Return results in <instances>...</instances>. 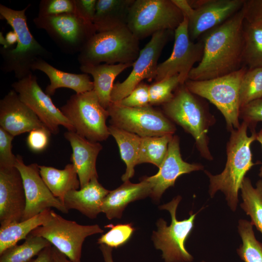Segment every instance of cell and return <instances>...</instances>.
Returning <instances> with one entry per match:
<instances>
[{
  "label": "cell",
  "instance_id": "6da1fadb",
  "mask_svg": "<svg viewBox=\"0 0 262 262\" xmlns=\"http://www.w3.org/2000/svg\"><path fill=\"white\" fill-rule=\"evenodd\" d=\"M245 16L242 8L222 24L200 37L204 43L202 58L188 80L201 81L222 76L243 66Z\"/></svg>",
  "mask_w": 262,
  "mask_h": 262
},
{
  "label": "cell",
  "instance_id": "7a4b0ae2",
  "mask_svg": "<svg viewBox=\"0 0 262 262\" xmlns=\"http://www.w3.org/2000/svg\"><path fill=\"white\" fill-rule=\"evenodd\" d=\"M248 123L243 121L240 127L230 131L227 145V161L225 168L219 174L213 175L205 170L209 178V193L213 197L220 191L226 197L228 206L235 212L238 200V192L246 173L255 164L252 161L251 144L256 140L255 129H251V134H247Z\"/></svg>",
  "mask_w": 262,
  "mask_h": 262
},
{
  "label": "cell",
  "instance_id": "3957f363",
  "mask_svg": "<svg viewBox=\"0 0 262 262\" xmlns=\"http://www.w3.org/2000/svg\"><path fill=\"white\" fill-rule=\"evenodd\" d=\"M30 6L17 10L0 4V19L6 21L18 38L15 48H0L1 69L5 73H13L17 80L33 74L32 66L37 59L53 57L52 53L34 38L28 27L26 12Z\"/></svg>",
  "mask_w": 262,
  "mask_h": 262
},
{
  "label": "cell",
  "instance_id": "277c9868",
  "mask_svg": "<svg viewBox=\"0 0 262 262\" xmlns=\"http://www.w3.org/2000/svg\"><path fill=\"white\" fill-rule=\"evenodd\" d=\"M163 108L167 117L193 136L201 155L212 160L207 133L215 119L197 96L192 93L184 84H180L172 98L163 104Z\"/></svg>",
  "mask_w": 262,
  "mask_h": 262
},
{
  "label": "cell",
  "instance_id": "5b68a950",
  "mask_svg": "<svg viewBox=\"0 0 262 262\" xmlns=\"http://www.w3.org/2000/svg\"><path fill=\"white\" fill-rule=\"evenodd\" d=\"M140 51L139 40L125 26L95 33L79 53L78 60L81 66L133 63Z\"/></svg>",
  "mask_w": 262,
  "mask_h": 262
},
{
  "label": "cell",
  "instance_id": "8992f818",
  "mask_svg": "<svg viewBox=\"0 0 262 262\" xmlns=\"http://www.w3.org/2000/svg\"><path fill=\"white\" fill-rule=\"evenodd\" d=\"M247 68L243 66L231 73L201 81L187 80L184 84L193 94L209 100L224 116L228 130L231 131L240 126L239 91Z\"/></svg>",
  "mask_w": 262,
  "mask_h": 262
},
{
  "label": "cell",
  "instance_id": "52a82bcc",
  "mask_svg": "<svg viewBox=\"0 0 262 262\" xmlns=\"http://www.w3.org/2000/svg\"><path fill=\"white\" fill-rule=\"evenodd\" d=\"M183 19V14L172 0H134L127 26L140 40L159 31H174Z\"/></svg>",
  "mask_w": 262,
  "mask_h": 262
},
{
  "label": "cell",
  "instance_id": "ba28073f",
  "mask_svg": "<svg viewBox=\"0 0 262 262\" xmlns=\"http://www.w3.org/2000/svg\"><path fill=\"white\" fill-rule=\"evenodd\" d=\"M60 110L75 132L90 141L99 142L110 135L106 124L109 113L100 104L93 90L71 96Z\"/></svg>",
  "mask_w": 262,
  "mask_h": 262
},
{
  "label": "cell",
  "instance_id": "9c48e42d",
  "mask_svg": "<svg viewBox=\"0 0 262 262\" xmlns=\"http://www.w3.org/2000/svg\"><path fill=\"white\" fill-rule=\"evenodd\" d=\"M181 199L180 196L174 197L169 202L160 207L167 210L171 215V223L160 218L157 222V230L153 232L152 238L157 249L162 252V257L164 262H192L194 258L187 250L185 243L194 227L197 213H190L187 219L178 220L176 211Z\"/></svg>",
  "mask_w": 262,
  "mask_h": 262
},
{
  "label": "cell",
  "instance_id": "30bf717a",
  "mask_svg": "<svg viewBox=\"0 0 262 262\" xmlns=\"http://www.w3.org/2000/svg\"><path fill=\"white\" fill-rule=\"evenodd\" d=\"M104 230L98 225H82L51 210L49 219L30 234L42 237L73 262H81L83 243L87 237Z\"/></svg>",
  "mask_w": 262,
  "mask_h": 262
},
{
  "label": "cell",
  "instance_id": "8fae6325",
  "mask_svg": "<svg viewBox=\"0 0 262 262\" xmlns=\"http://www.w3.org/2000/svg\"><path fill=\"white\" fill-rule=\"evenodd\" d=\"M33 21L37 28L44 30L61 50L67 54L80 53L97 33L93 23L75 13L37 16Z\"/></svg>",
  "mask_w": 262,
  "mask_h": 262
},
{
  "label": "cell",
  "instance_id": "7c38bea8",
  "mask_svg": "<svg viewBox=\"0 0 262 262\" xmlns=\"http://www.w3.org/2000/svg\"><path fill=\"white\" fill-rule=\"evenodd\" d=\"M188 19L190 39L200 38L243 7L245 0H172Z\"/></svg>",
  "mask_w": 262,
  "mask_h": 262
},
{
  "label": "cell",
  "instance_id": "4fadbf2b",
  "mask_svg": "<svg viewBox=\"0 0 262 262\" xmlns=\"http://www.w3.org/2000/svg\"><path fill=\"white\" fill-rule=\"evenodd\" d=\"M107 110L111 125L141 137L173 135L176 130L164 113L151 105L131 108L111 103Z\"/></svg>",
  "mask_w": 262,
  "mask_h": 262
},
{
  "label": "cell",
  "instance_id": "5bb4252c",
  "mask_svg": "<svg viewBox=\"0 0 262 262\" xmlns=\"http://www.w3.org/2000/svg\"><path fill=\"white\" fill-rule=\"evenodd\" d=\"M174 34V31L164 30L154 33L149 41L140 50L128 77L114 84L111 95V103H117L129 95L143 80L155 79L158 61L162 51Z\"/></svg>",
  "mask_w": 262,
  "mask_h": 262
},
{
  "label": "cell",
  "instance_id": "9a60e30c",
  "mask_svg": "<svg viewBox=\"0 0 262 262\" xmlns=\"http://www.w3.org/2000/svg\"><path fill=\"white\" fill-rule=\"evenodd\" d=\"M188 26V19L184 16L183 21L174 31V44L171 55L158 65L155 82L179 74L181 84H183L194 65L201 61L204 43L201 38L196 42L190 39Z\"/></svg>",
  "mask_w": 262,
  "mask_h": 262
},
{
  "label": "cell",
  "instance_id": "2e32d148",
  "mask_svg": "<svg viewBox=\"0 0 262 262\" xmlns=\"http://www.w3.org/2000/svg\"><path fill=\"white\" fill-rule=\"evenodd\" d=\"M12 86L21 100L36 115L52 134L58 133L59 126H63L68 131H75L70 122L40 87L35 75L32 74L17 80Z\"/></svg>",
  "mask_w": 262,
  "mask_h": 262
},
{
  "label": "cell",
  "instance_id": "e0dca14e",
  "mask_svg": "<svg viewBox=\"0 0 262 262\" xmlns=\"http://www.w3.org/2000/svg\"><path fill=\"white\" fill-rule=\"evenodd\" d=\"M15 166L22 177L26 197V208L21 221L51 208L64 213H68L69 211L53 196L44 182L40 174L39 165L35 163L27 165L22 156L17 155Z\"/></svg>",
  "mask_w": 262,
  "mask_h": 262
},
{
  "label": "cell",
  "instance_id": "ac0fdd59",
  "mask_svg": "<svg viewBox=\"0 0 262 262\" xmlns=\"http://www.w3.org/2000/svg\"><path fill=\"white\" fill-rule=\"evenodd\" d=\"M26 204L23 180L18 169L0 167V227L21 221Z\"/></svg>",
  "mask_w": 262,
  "mask_h": 262
},
{
  "label": "cell",
  "instance_id": "d6986e66",
  "mask_svg": "<svg viewBox=\"0 0 262 262\" xmlns=\"http://www.w3.org/2000/svg\"><path fill=\"white\" fill-rule=\"evenodd\" d=\"M204 166L198 164H190L182 159L180 140L173 135L168 144L166 155L154 175L146 177L151 186V197L159 201L164 191L175 185L176 180L181 175L193 171L203 170Z\"/></svg>",
  "mask_w": 262,
  "mask_h": 262
},
{
  "label": "cell",
  "instance_id": "ffe728a7",
  "mask_svg": "<svg viewBox=\"0 0 262 262\" xmlns=\"http://www.w3.org/2000/svg\"><path fill=\"white\" fill-rule=\"evenodd\" d=\"M0 127L14 137L36 129L46 128L14 90H10L0 100Z\"/></svg>",
  "mask_w": 262,
  "mask_h": 262
},
{
  "label": "cell",
  "instance_id": "44dd1931",
  "mask_svg": "<svg viewBox=\"0 0 262 262\" xmlns=\"http://www.w3.org/2000/svg\"><path fill=\"white\" fill-rule=\"evenodd\" d=\"M64 137L70 144L72 150L71 161L82 188L92 179L98 178L96 161L102 147L99 143L90 141L75 131H67Z\"/></svg>",
  "mask_w": 262,
  "mask_h": 262
},
{
  "label": "cell",
  "instance_id": "7402d4cb",
  "mask_svg": "<svg viewBox=\"0 0 262 262\" xmlns=\"http://www.w3.org/2000/svg\"><path fill=\"white\" fill-rule=\"evenodd\" d=\"M98 178L92 179L79 190H71L65 195L62 203L67 210L74 209L86 217L94 219L101 213V206L110 191L98 181Z\"/></svg>",
  "mask_w": 262,
  "mask_h": 262
},
{
  "label": "cell",
  "instance_id": "603a6c76",
  "mask_svg": "<svg viewBox=\"0 0 262 262\" xmlns=\"http://www.w3.org/2000/svg\"><path fill=\"white\" fill-rule=\"evenodd\" d=\"M151 193V186L146 177L138 183L126 181L119 187L110 191L106 196L101 206V213H105L108 219L120 218L129 203L150 196Z\"/></svg>",
  "mask_w": 262,
  "mask_h": 262
},
{
  "label": "cell",
  "instance_id": "cb8c5ba5",
  "mask_svg": "<svg viewBox=\"0 0 262 262\" xmlns=\"http://www.w3.org/2000/svg\"><path fill=\"white\" fill-rule=\"evenodd\" d=\"M40 70L48 77L50 83L45 93L53 96L57 89L66 88L73 90L76 94L90 91L94 89L93 82L87 74H73L63 71L49 64L43 58L37 59L32 66V70Z\"/></svg>",
  "mask_w": 262,
  "mask_h": 262
},
{
  "label": "cell",
  "instance_id": "d4e9b609",
  "mask_svg": "<svg viewBox=\"0 0 262 262\" xmlns=\"http://www.w3.org/2000/svg\"><path fill=\"white\" fill-rule=\"evenodd\" d=\"M133 63L82 65L81 71L93 78V90L102 106L107 109L111 103V95L116 77Z\"/></svg>",
  "mask_w": 262,
  "mask_h": 262
},
{
  "label": "cell",
  "instance_id": "484cf974",
  "mask_svg": "<svg viewBox=\"0 0 262 262\" xmlns=\"http://www.w3.org/2000/svg\"><path fill=\"white\" fill-rule=\"evenodd\" d=\"M134 0H97L93 24L97 33L127 26Z\"/></svg>",
  "mask_w": 262,
  "mask_h": 262
},
{
  "label": "cell",
  "instance_id": "4316f807",
  "mask_svg": "<svg viewBox=\"0 0 262 262\" xmlns=\"http://www.w3.org/2000/svg\"><path fill=\"white\" fill-rule=\"evenodd\" d=\"M39 168L44 182L62 203L67 192L80 188L78 176L72 164H66L63 169L45 165H39Z\"/></svg>",
  "mask_w": 262,
  "mask_h": 262
},
{
  "label": "cell",
  "instance_id": "83f0119b",
  "mask_svg": "<svg viewBox=\"0 0 262 262\" xmlns=\"http://www.w3.org/2000/svg\"><path fill=\"white\" fill-rule=\"evenodd\" d=\"M51 209H46L29 219L0 227V254L7 248L26 239L30 233L50 218Z\"/></svg>",
  "mask_w": 262,
  "mask_h": 262
},
{
  "label": "cell",
  "instance_id": "f1b7e54d",
  "mask_svg": "<svg viewBox=\"0 0 262 262\" xmlns=\"http://www.w3.org/2000/svg\"><path fill=\"white\" fill-rule=\"evenodd\" d=\"M108 129L117 144L121 157L126 165L122 180L124 182L129 180L134 176L135 166L138 164L142 137L111 125Z\"/></svg>",
  "mask_w": 262,
  "mask_h": 262
},
{
  "label": "cell",
  "instance_id": "f546056e",
  "mask_svg": "<svg viewBox=\"0 0 262 262\" xmlns=\"http://www.w3.org/2000/svg\"><path fill=\"white\" fill-rule=\"evenodd\" d=\"M243 202L240 206L251 218V223L262 234V179L254 187L250 180L245 177L240 188Z\"/></svg>",
  "mask_w": 262,
  "mask_h": 262
},
{
  "label": "cell",
  "instance_id": "4dcf8cb0",
  "mask_svg": "<svg viewBox=\"0 0 262 262\" xmlns=\"http://www.w3.org/2000/svg\"><path fill=\"white\" fill-rule=\"evenodd\" d=\"M243 66L248 69L262 67V24L245 20Z\"/></svg>",
  "mask_w": 262,
  "mask_h": 262
},
{
  "label": "cell",
  "instance_id": "1f68e13d",
  "mask_svg": "<svg viewBox=\"0 0 262 262\" xmlns=\"http://www.w3.org/2000/svg\"><path fill=\"white\" fill-rule=\"evenodd\" d=\"M51 245L42 237L29 234L21 245H14L0 254V262H31L35 256Z\"/></svg>",
  "mask_w": 262,
  "mask_h": 262
},
{
  "label": "cell",
  "instance_id": "d6a6232c",
  "mask_svg": "<svg viewBox=\"0 0 262 262\" xmlns=\"http://www.w3.org/2000/svg\"><path fill=\"white\" fill-rule=\"evenodd\" d=\"M173 136L142 137L138 164L150 163L159 168L166 155L168 144Z\"/></svg>",
  "mask_w": 262,
  "mask_h": 262
},
{
  "label": "cell",
  "instance_id": "836d02e7",
  "mask_svg": "<svg viewBox=\"0 0 262 262\" xmlns=\"http://www.w3.org/2000/svg\"><path fill=\"white\" fill-rule=\"evenodd\" d=\"M253 225L245 219L238 221V232L242 244L237 249V253L244 262H262V243L254 235Z\"/></svg>",
  "mask_w": 262,
  "mask_h": 262
},
{
  "label": "cell",
  "instance_id": "e575fe53",
  "mask_svg": "<svg viewBox=\"0 0 262 262\" xmlns=\"http://www.w3.org/2000/svg\"><path fill=\"white\" fill-rule=\"evenodd\" d=\"M262 98V67L248 69L242 80L239 91L240 107Z\"/></svg>",
  "mask_w": 262,
  "mask_h": 262
},
{
  "label": "cell",
  "instance_id": "d590c367",
  "mask_svg": "<svg viewBox=\"0 0 262 262\" xmlns=\"http://www.w3.org/2000/svg\"><path fill=\"white\" fill-rule=\"evenodd\" d=\"M181 84L179 74L155 82L149 86L150 105L164 104L170 101L178 87Z\"/></svg>",
  "mask_w": 262,
  "mask_h": 262
},
{
  "label": "cell",
  "instance_id": "8d00e7d4",
  "mask_svg": "<svg viewBox=\"0 0 262 262\" xmlns=\"http://www.w3.org/2000/svg\"><path fill=\"white\" fill-rule=\"evenodd\" d=\"M106 227L110 229L98 239V243L105 245L112 248L125 244L131 237L135 229L130 223L109 224Z\"/></svg>",
  "mask_w": 262,
  "mask_h": 262
},
{
  "label": "cell",
  "instance_id": "74e56055",
  "mask_svg": "<svg viewBox=\"0 0 262 262\" xmlns=\"http://www.w3.org/2000/svg\"><path fill=\"white\" fill-rule=\"evenodd\" d=\"M74 0H42L39 4V16H52L75 13Z\"/></svg>",
  "mask_w": 262,
  "mask_h": 262
},
{
  "label": "cell",
  "instance_id": "f35d334b",
  "mask_svg": "<svg viewBox=\"0 0 262 262\" xmlns=\"http://www.w3.org/2000/svg\"><path fill=\"white\" fill-rule=\"evenodd\" d=\"M149 86L142 82L129 95L115 103L131 108H141L150 105Z\"/></svg>",
  "mask_w": 262,
  "mask_h": 262
},
{
  "label": "cell",
  "instance_id": "ab89813d",
  "mask_svg": "<svg viewBox=\"0 0 262 262\" xmlns=\"http://www.w3.org/2000/svg\"><path fill=\"white\" fill-rule=\"evenodd\" d=\"M14 136L0 127V167L15 166L16 156L12 151Z\"/></svg>",
  "mask_w": 262,
  "mask_h": 262
},
{
  "label": "cell",
  "instance_id": "60d3db41",
  "mask_svg": "<svg viewBox=\"0 0 262 262\" xmlns=\"http://www.w3.org/2000/svg\"><path fill=\"white\" fill-rule=\"evenodd\" d=\"M51 134L46 128L36 129L31 131L27 138V144L29 148L35 152L45 150L49 143Z\"/></svg>",
  "mask_w": 262,
  "mask_h": 262
},
{
  "label": "cell",
  "instance_id": "b9f144b4",
  "mask_svg": "<svg viewBox=\"0 0 262 262\" xmlns=\"http://www.w3.org/2000/svg\"><path fill=\"white\" fill-rule=\"evenodd\" d=\"M239 117L248 123L249 128H255L258 122L262 121V98L241 108Z\"/></svg>",
  "mask_w": 262,
  "mask_h": 262
},
{
  "label": "cell",
  "instance_id": "7bdbcfd3",
  "mask_svg": "<svg viewBox=\"0 0 262 262\" xmlns=\"http://www.w3.org/2000/svg\"><path fill=\"white\" fill-rule=\"evenodd\" d=\"M243 9L246 21L262 24V0H245Z\"/></svg>",
  "mask_w": 262,
  "mask_h": 262
},
{
  "label": "cell",
  "instance_id": "ee69618b",
  "mask_svg": "<svg viewBox=\"0 0 262 262\" xmlns=\"http://www.w3.org/2000/svg\"><path fill=\"white\" fill-rule=\"evenodd\" d=\"M74 1L75 13L85 20L93 23L96 10L97 0H74Z\"/></svg>",
  "mask_w": 262,
  "mask_h": 262
},
{
  "label": "cell",
  "instance_id": "f6af8a7d",
  "mask_svg": "<svg viewBox=\"0 0 262 262\" xmlns=\"http://www.w3.org/2000/svg\"><path fill=\"white\" fill-rule=\"evenodd\" d=\"M31 262H54L52 245L43 249Z\"/></svg>",
  "mask_w": 262,
  "mask_h": 262
},
{
  "label": "cell",
  "instance_id": "bcb514c9",
  "mask_svg": "<svg viewBox=\"0 0 262 262\" xmlns=\"http://www.w3.org/2000/svg\"><path fill=\"white\" fill-rule=\"evenodd\" d=\"M99 249L105 262H114L112 256V248L102 244L100 245Z\"/></svg>",
  "mask_w": 262,
  "mask_h": 262
},
{
  "label": "cell",
  "instance_id": "7dc6e473",
  "mask_svg": "<svg viewBox=\"0 0 262 262\" xmlns=\"http://www.w3.org/2000/svg\"><path fill=\"white\" fill-rule=\"evenodd\" d=\"M52 253L54 262H73L53 246H52Z\"/></svg>",
  "mask_w": 262,
  "mask_h": 262
},
{
  "label": "cell",
  "instance_id": "c3c4849f",
  "mask_svg": "<svg viewBox=\"0 0 262 262\" xmlns=\"http://www.w3.org/2000/svg\"><path fill=\"white\" fill-rule=\"evenodd\" d=\"M5 38L9 48H11V46H13L16 43H17L18 40L16 33L13 31L7 33L6 34Z\"/></svg>",
  "mask_w": 262,
  "mask_h": 262
},
{
  "label": "cell",
  "instance_id": "681fc988",
  "mask_svg": "<svg viewBox=\"0 0 262 262\" xmlns=\"http://www.w3.org/2000/svg\"><path fill=\"white\" fill-rule=\"evenodd\" d=\"M256 140H257L261 144L262 148V129L257 133ZM259 176L261 179H262V165L260 169Z\"/></svg>",
  "mask_w": 262,
  "mask_h": 262
},
{
  "label": "cell",
  "instance_id": "f907efd6",
  "mask_svg": "<svg viewBox=\"0 0 262 262\" xmlns=\"http://www.w3.org/2000/svg\"><path fill=\"white\" fill-rule=\"evenodd\" d=\"M0 43L3 45V48L5 49H8L9 47L7 43L5 36H4L2 33H0Z\"/></svg>",
  "mask_w": 262,
  "mask_h": 262
},
{
  "label": "cell",
  "instance_id": "816d5d0a",
  "mask_svg": "<svg viewBox=\"0 0 262 262\" xmlns=\"http://www.w3.org/2000/svg\"><path fill=\"white\" fill-rule=\"evenodd\" d=\"M201 262H206L205 261H202Z\"/></svg>",
  "mask_w": 262,
  "mask_h": 262
}]
</instances>
